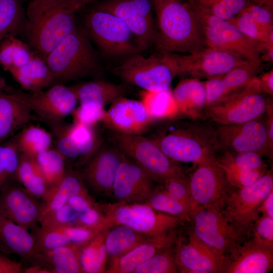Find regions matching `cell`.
Returning a JSON list of instances; mask_svg holds the SVG:
<instances>
[{"label":"cell","instance_id":"obj_1","mask_svg":"<svg viewBox=\"0 0 273 273\" xmlns=\"http://www.w3.org/2000/svg\"><path fill=\"white\" fill-rule=\"evenodd\" d=\"M158 51L188 54L206 47L200 20L188 0H153Z\"/></svg>","mask_w":273,"mask_h":273},{"label":"cell","instance_id":"obj_2","mask_svg":"<svg viewBox=\"0 0 273 273\" xmlns=\"http://www.w3.org/2000/svg\"><path fill=\"white\" fill-rule=\"evenodd\" d=\"M66 0H32L26 11L31 46L44 58L79 26Z\"/></svg>","mask_w":273,"mask_h":273},{"label":"cell","instance_id":"obj_3","mask_svg":"<svg viewBox=\"0 0 273 273\" xmlns=\"http://www.w3.org/2000/svg\"><path fill=\"white\" fill-rule=\"evenodd\" d=\"M55 83L99 75L102 66L84 28L78 26L44 58Z\"/></svg>","mask_w":273,"mask_h":273},{"label":"cell","instance_id":"obj_4","mask_svg":"<svg viewBox=\"0 0 273 273\" xmlns=\"http://www.w3.org/2000/svg\"><path fill=\"white\" fill-rule=\"evenodd\" d=\"M84 29L104 56L126 58L142 53L132 33L118 17L93 8L85 15Z\"/></svg>","mask_w":273,"mask_h":273},{"label":"cell","instance_id":"obj_5","mask_svg":"<svg viewBox=\"0 0 273 273\" xmlns=\"http://www.w3.org/2000/svg\"><path fill=\"white\" fill-rule=\"evenodd\" d=\"M183 128L170 130L152 139L162 151L174 162L192 163L196 167L218 150L211 125L191 123Z\"/></svg>","mask_w":273,"mask_h":273},{"label":"cell","instance_id":"obj_6","mask_svg":"<svg viewBox=\"0 0 273 273\" xmlns=\"http://www.w3.org/2000/svg\"><path fill=\"white\" fill-rule=\"evenodd\" d=\"M159 52L175 76H187L199 79L222 75L237 66L249 62L233 52L208 47L188 54Z\"/></svg>","mask_w":273,"mask_h":273},{"label":"cell","instance_id":"obj_7","mask_svg":"<svg viewBox=\"0 0 273 273\" xmlns=\"http://www.w3.org/2000/svg\"><path fill=\"white\" fill-rule=\"evenodd\" d=\"M190 220L191 231L223 256L229 255L240 245L246 235L229 220L219 205L196 209L191 213Z\"/></svg>","mask_w":273,"mask_h":273},{"label":"cell","instance_id":"obj_8","mask_svg":"<svg viewBox=\"0 0 273 273\" xmlns=\"http://www.w3.org/2000/svg\"><path fill=\"white\" fill-rule=\"evenodd\" d=\"M256 77L243 88L205 108V116L214 123L224 125L260 118L265 113L271 99L260 90Z\"/></svg>","mask_w":273,"mask_h":273},{"label":"cell","instance_id":"obj_9","mask_svg":"<svg viewBox=\"0 0 273 273\" xmlns=\"http://www.w3.org/2000/svg\"><path fill=\"white\" fill-rule=\"evenodd\" d=\"M113 144L126 157L142 167L155 181L185 175L181 168L170 159L152 140L142 135L112 131Z\"/></svg>","mask_w":273,"mask_h":273},{"label":"cell","instance_id":"obj_10","mask_svg":"<svg viewBox=\"0 0 273 273\" xmlns=\"http://www.w3.org/2000/svg\"><path fill=\"white\" fill-rule=\"evenodd\" d=\"M192 6L201 22L206 47L233 52L251 63L261 66L263 43L249 38L230 21Z\"/></svg>","mask_w":273,"mask_h":273},{"label":"cell","instance_id":"obj_11","mask_svg":"<svg viewBox=\"0 0 273 273\" xmlns=\"http://www.w3.org/2000/svg\"><path fill=\"white\" fill-rule=\"evenodd\" d=\"M111 71L126 84L147 90L169 89L175 77L170 66L159 51L148 57L142 53L131 55L112 68Z\"/></svg>","mask_w":273,"mask_h":273},{"label":"cell","instance_id":"obj_12","mask_svg":"<svg viewBox=\"0 0 273 273\" xmlns=\"http://www.w3.org/2000/svg\"><path fill=\"white\" fill-rule=\"evenodd\" d=\"M230 189L221 206L226 218L245 234H247L259 217L258 208L273 190V176L267 172L249 186Z\"/></svg>","mask_w":273,"mask_h":273},{"label":"cell","instance_id":"obj_13","mask_svg":"<svg viewBox=\"0 0 273 273\" xmlns=\"http://www.w3.org/2000/svg\"><path fill=\"white\" fill-rule=\"evenodd\" d=\"M182 221L178 217L158 211L144 203H120L104 217L106 230L112 225H123L148 238L174 230Z\"/></svg>","mask_w":273,"mask_h":273},{"label":"cell","instance_id":"obj_14","mask_svg":"<svg viewBox=\"0 0 273 273\" xmlns=\"http://www.w3.org/2000/svg\"><path fill=\"white\" fill-rule=\"evenodd\" d=\"M93 8L120 18L132 33L142 52L155 45L157 28L153 0H101Z\"/></svg>","mask_w":273,"mask_h":273},{"label":"cell","instance_id":"obj_15","mask_svg":"<svg viewBox=\"0 0 273 273\" xmlns=\"http://www.w3.org/2000/svg\"><path fill=\"white\" fill-rule=\"evenodd\" d=\"M214 123L212 130L219 152H251L272 158L266 122L260 118L240 124Z\"/></svg>","mask_w":273,"mask_h":273},{"label":"cell","instance_id":"obj_16","mask_svg":"<svg viewBox=\"0 0 273 273\" xmlns=\"http://www.w3.org/2000/svg\"><path fill=\"white\" fill-rule=\"evenodd\" d=\"M215 154L199 163L188 178L190 215L199 207L213 205L221 206L231 189L224 171L216 162Z\"/></svg>","mask_w":273,"mask_h":273},{"label":"cell","instance_id":"obj_17","mask_svg":"<svg viewBox=\"0 0 273 273\" xmlns=\"http://www.w3.org/2000/svg\"><path fill=\"white\" fill-rule=\"evenodd\" d=\"M14 90L32 113L53 127L61 124L65 117L71 115L78 103L72 87L62 83L54 84L47 89L36 93Z\"/></svg>","mask_w":273,"mask_h":273},{"label":"cell","instance_id":"obj_18","mask_svg":"<svg viewBox=\"0 0 273 273\" xmlns=\"http://www.w3.org/2000/svg\"><path fill=\"white\" fill-rule=\"evenodd\" d=\"M56 132V149L66 162H76L82 166L103 143L95 127L73 122L54 126Z\"/></svg>","mask_w":273,"mask_h":273},{"label":"cell","instance_id":"obj_19","mask_svg":"<svg viewBox=\"0 0 273 273\" xmlns=\"http://www.w3.org/2000/svg\"><path fill=\"white\" fill-rule=\"evenodd\" d=\"M124 157L114 145L103 143L79 172L85 186L100 194H112L116 173Z\"/></svg>","mask_w":273,"mask_h":273},{"label":"cell","instance_id":"obj_20","mask_svg":"<svg viewBox=\"0 0 273 273\" xmlns=\"http://www.w3.org/2000/svg\"><path fill=\"white\" fill-rule=\"evenodd\" d=\"M186 241L176 240L175 259L182 273H221L225 256L206 245L191 231Z\"/></svg>","mask_w":273,"mask_h":273},{"label":"cell","instance_id":"obj_21","mask_svg":"<svg viewBox=\"0 0 273 273\" xmlns=\"http://www.w3.org/2000/svg\"><path fill=\"white\" fill-rule=\"evenodd\" d=\"M155 122L140 100L123 96L111 104L103 123L112 131L129 135H143Z\"/></svg>","mask_w":273,"mask_h":273},{"label":"cell","instance_id":"obj_22","mask_svg":"<svg viewBox=\"0 0 273 273\" xmlns=\"http://www.w3.org/2000/svg\"><path fill=\"white\" fill-rule=\"evenodd\" d=\"M154 180L142 167L125 156L117 170L112 194L121 203H145L156 190Z\"/></svg>","mask_w":273,"mask_h":273},{"label":"cell","instance_id":"obj_23","mask_svg":"<svg viewBox=\"0 0 273 273\" xmlns=\"http://www.w3.org/2000/svg\"><path fill=\"white\" fill-rule=\"evenodd\" d=\"M41 209L38 199L20 183L9 182L0 192V213L28 231L39 223Z\"/></svg>","mask_w":273,"mask_h":273},{"label":"cell","instance_id":"obj_24","mask_svg":"<svg viewBox=\"0 0 273 273\" xmlns=\"http://www.w3.org/2000/svg\"><path fill=\"white\" fill-rule=\"evenodd\" d=\"M273 268V248L252 239L224 257L221 273H266Z\"/></svg>","mask_w":273,"mask_h":273},{"label":"cell","instance_id":"obj_25","mask_svg":"<svg viewBox=\"0 0 273 273\" xmlns=\"http://www.w3.org/2000/svg\"><path fill=\"white\" fill-rule=\"evenodd\" d=\"M32 112L11 87L0 91V145L28 124Z\"/></svg>","mask_w":273,"mask_h":273},{"label":"cell","instance_id":"obj_26","mask_svg":"<svg viewBox=\"0 0 273 273\" xmlns=\"http://www.w3.org/2000/svg\"><path fill=\"white\" fill-rule=\"evenodd\" d=\"M177 240L174 230L150 238L125 254L115 258L108 272L130 273L161 250L173 246Z\"/></svg>","mask_w":273,"mask_h":273},{"label":"cell","instance_id":"obj_27","mask_svg":"<svg viewBox=\"0 0 273 273\" xmlns=\"http://www.w3.org/2000/svg\"><path fill=\"white\" fill-rule=\"evenodd\" d=\"M35 237L28 230L0 213V251L28 259L33 253Z\"/></svg>","mask_w":273,"mask_h":273},{"label":"cell","instance_id":"obj_28","mask_svg":"<svg viewBox=\"0 0 273 273\" xmlns=\"http://www.w3.org/2000/svg\"><path fill=\"white\" fill-rule=\"evenodd\" d=\"M28 259L44 273L81 272L75 245H67L37 252Z\"/></svg>","mask_w":273,"mask_h":273},{"label":"cell","instance_id":"obj_29","mask_svg":"<svg viewBox=\"0 0 273 273\" xmlns=\"http://www.w3.org/2000/svg\"><path fill=\"white\" fill-rule=\"evenodd\" d=\"M71 87L79 104H93L104 108L127 92L126 85L101 79L83 81Z\"/></svg>","mask_w":273,"mask_h":273},{"label":"cell","instance_id":"obj_30","mask_svg":"<svg viewBox=\"0 0 273 273\" xmlns=\"http://www.w3.org/2000/svg\"><path fill=\"white\" fill-rule=\"evenodd\" d=\"M179 114L199 117L204 112L206 92L204 82L188 78L181 80L172 91Z\"/></svg>","mask_w":273,"mask_h":273},{"label":"cell","instance_id":"obj_31","mask_svg":"<svg viewBox=\"0 0 273 273\" xmlns=\"http://www.w3.org/2000/svg\"><path fill=\"white\" fill-rule=\"evenodd\" d=\"M13 78L25 90L36 93L45 89L55 81L44 58L35 55L24 66L9 71Z\"/></svg>","mask_w":273,"mask_h":273},{"label":"cell","instance_id":"obj_32","mask_svg":"<svg viewBox=\"0 0 273 273\" xmlns=\"http://www.w3.org/2000/svg\"><path fill=\"white\" fill-rule=\"evenodd\" d=\"M86 193H87V189L80 173L67 169L63 177L49 189L43 199L40 220L66 204L71 196Z\"/></svg>","mask_w":273,"mask_h":273},{"label":"cell","instance_id":"obj_33","mask_svg":"<svg viewBox=\"0 0 273 273\" xmlns=\"http://www.w3.org/2000/svg\"><path fill=\"white\" fill-rule=\"evenodd\" d=\"M229 21L246 36L257 42H266L273 33V26L268 22L264 12L254 4L249 5Z\"/></svg>","mask_w":273,"mask_h":273},{"label":"cell","instance_id":"obj_34","mask_svg":"<svg viewBox=\"0 0 273 273\" xmlns=\"http://www.w3.org/2000/svg\"><path fill=\"white\" fill-rule=\"evenodd\" d=\"M15 178L31 194L42 200L49 188L35 158L19 153V159Z\"/></svg>","mask_w":273,"mask_h":273},{"label":"cell","instance_id":"obj_35","mask_svg":"<svg viewBox=\"0 0 273 273\" xmlns=\"http://www.w3.org/2000/svg\"><path fill=\"white\" fill-rule=\"evenodd\" d=\"M105 231L82 244L75 245L81 272L98 273L104 270L107 257Z\"/></svg>","mask_w":273,"mask_h":273},{"label":"cell","instance_id":"obj_36","mask_svg":"<svg viewBox=\"0 0 273 273\" xmlns=\"http://www.w3.org/2000/svg\"><path fill=\"white\" fill-rule=\"evenodd\" d=\"M140 101L155 121L171 119L179 112L170 88L160 90H143Z\"/></svg>","mask_w":273,"mask_h":273},{"label":"cell","instance_id":"obj_37","mask_svg":"<svg viewBox=\"0 0 273 273\" xmlns=\"http://www.w3.org/2000/svg\"><path fill=\"white\" fill-rule=\"evenodd\" d=\"M106 230L104 243L107 253L115 258L125 254L149 239L123 225H117L108 233Z\"/></svg>","mask_w":273,"mask_h":273},{"label":"cell","instance_id":"obj_38","mask_svg":"<svg viewBox=\"0 0 273 273\" xmlns=\"http://www.w3.org/2000/svg\"><path fill=\"white\" fill-rule=\"evenodd\" d=\"M12 141L19 153L34 157L40 152L51 148L52 134L44 128L27 125L22 128Z\"/></svg>","mask_w":273,"mask_h":273},{"label":"cell","instance_id":"obj_39","mask_svg":"<svg viewBox=\"0 0 273 273\" xmlns=\"http://www.w3.org/2000/svg\"><path fill=\"white\" fill-rule=\"evenodd\" d=\"M0 41V64L5 71L24 66L35 55L27 44L15 35Z\"/></svg>","mask_w":273,"mask_h":273},{"label":"cell","instance_id":"obj_40","mask_svg":"<svg viewBox=\"0 0 273 273\" xmlns=\"http://www.w3.org/2000/svg\"><path fill=\"white\" fill-rule=\"evenodd\" d=\"M34 158L49 189L61 180L67 171L65 158L55 148L42 151Z\"/></svg>","mask_w":273,"mask_h":273},{"label":"cell","instance_id":"obj_41","mask_svg":"<svg viewBox=\"0 0 273 273\" xmlns=\"http://www.w3.org/2000/svg\"><path fill=\"white\" fill-rule=\"evenodd\" d=\"M21 0H0V41L15 35L24 23Z\"/></svg>","mask_w":273,"mask_h":273},{"label":"cell","instance_id":"obj_42","mask_svg":"<svg viewBox=\"0 0 273 273\" xmlns=\"http://www.w3.org/2000/svg\"><path fill=\"white\" fill-rule=\"evenodd\" d=\"M193 6L216 17L230 20L249 5L251 0H188Z\"/></svg>","mask_w":273,"mask_h":273},{"label":"cell","instance_id":"obj_43","mask_svg":"<svg viewBox=\"0 0 273 273\" xmlns=\"http://www.w3.org/2000/svg\"><path fill=\"white\" fill-rule=\"evenodd\" d=\"M261 67L260 65L246 62L221 75L226 93L225 98L248 84L258 75Z\"/></svg>","mask_w":273,"mask_h":273},{"label":"cell","instance_id":"obj_44","mask_svg":"<svg viewBox=\"0 0 273 273\" xmlns=\"http://www.w3.org/2000/svg\"><path fill=\"white\" fill-rule=\"evenodd\" d=\"M144 203L158 211L178 217L183 220H190L188 207L171 196L164 189L155 190Z\"/></svg>","mask_w":273,"mask_h":273},{"label":"cell","instance_id":"obj_45","mask_svg":"<svg viewBox=\"0 0 273 273\" xmlns=\"http://www.w3.org/2000/svg\"><path fill=\"white\" fill-rule=\"evenodd\" d=\"M171 246L157 253L138 266L134 273H175L179 272Z\"/></svg>","mask_w":273,"mask_h":273},{"label":"cell","instance_id":"obj_46","mask_svg":"<svg viewBox=\"0 0 273 273\" xmlns=\"http://www.w3.org/2000/svg\"><path fill=\"white\" fill-rule=\"evenodd\" d=\"M220 156L216 154L218 161L230 164L237 168L245 171L267 169L266 164L259 154L251 152L231 153L220 151Z\"/></svg>","mask_w":273,"mask_h":273},{"label":"cell","instance_id":"obj_47","mask_svg":"<svg viewBox=\"0 0 273 273\" xmlns=\"http://www.w3.org/2000/svg\"><path fill=\"white\" fill-rule=\"evenodd\" d=\"M19 159V153L13 141L0 145V192L11 178H15Z\"/></svg>","mask_w":273,"mask_h":273},{"label":"cell","instance_id":"obj_48","mask_svg":"<svg viewBox=\"0 0 273 273\" xmlns=\"http://www.w3.org/2000/svg\"><path fill=\"white\" fill-rule=\"evenodd\" d=\"M216 160L224 171L229 184L233 188H242L251 185L267 171V169L243 170L228 163L218 161L216 159Z\"/></svg>","mask_w":273,"mask_h":273},{"label":"cell","instance_id":"obj_49","mask_svg":"<svg viewBox=\"0 0 273 273\" xmlns=\"http://www.w3.org/2000/svg\"><path fill=\"white\" fill-rule=\"evenodd\" d=\"M78 213L67 203L51 212L39 221L40 228L49 229L78 224Z\"/></svg>","mask_w":273,"mask_h":273},{"label":"cell","instance_id":"obj_50","mask_svg":"<svg viewBox=\"0 0 273 273\" xmlns=\"http://www.w3.org/2000/svg\"><path fill=\"white\" fill-rule=\"evenodd\" d=\"M73 122L95 127L104 121L107 111L105 108L93 104H79L72 113Z\"/></svg>","mask_w":273,"mask_h":273},{"label":"cell","instance_id":"obj_51","mask_svg":"<svg viewBox=\"0 0 273 273\" xmlns=\"http://www.w3.org/2000/svg\"><path fill=\"white\" fill-rule=\"evenodd\" d=\"M163 183L164 190L171 196L187 206L189 209L190 190L188 178L186 175L169 177L165 180Z\"/></svg>","mask_w":273,"mask_h":273},{"label":"cell","instance_id":"obj_52","mask_svg":"<svg viewBox=\"0 0 273 273\" xmlns=\"http://www.w3.org/2000/svg\"><path fill=\"white\" fill-rule=\"evenodd\" d=\"M252 240L257 244L273 248V218L263 215L254 222Z\"/></svg>","mask_w":273,"mask_h":273},{"label":"cell","instance_id":"obj_53","mask_svg":"<svg viewBox=\"0 0 273 273\" xmlns=\"http://www.w3.org/2000/svg\"><path fill=\"white\" fill-rule=\"evenodd\" d=\"M103 218L96 206L87 208L78 213V224L98 228L105 231L103 224Z\"/></svg>","mask_w":273,"mask_h":273},{"label":"cell","instance_id":"obj_54","mask_svg":"<svg viewBox=\"0 0 273 273\" xmlns=\"http://www.w3.org/2000/svg\"><path fill=\"white\" fill-rule=\"evenodd\" d=\"M67 203L78 213L89 207L96 206L88 193L71 196L68 200Z\"/></svg>","mask_w":273,"mask_h":273},{"label":"cell","instance_id":"obj_55","mask_svg":"<svg viewBox=\"0 0 273 273\" xmlns=\"http://www.w3.org/2000/svg\"><path fill=\"white\" fill-rule=\"evenodd\" d=\"M256 79L260 90L270 96L273 95V69L257 76Z\"/></svg>","mask_w":273,"mask_h":273},{"label":"cell","instance_id":"obj_56","mask_svg":"<svg viewBox=\"0 0 273 273\" xmlns=\"http://www.w3.org/2000/svg\"><path fill=\"white\" fill-rule=\"evenodd\" d=\"M23 269L22 263L0 254V273H20Z\"/></svg>","mask_w":273,"mask_h":273},{"label":"cell","instance_id":"obj_57","mask_svg":"<svg viewBox=\"0 0 273 273\" xmlns=\"http://www.w3.org/2000/svg\"><path fill=\"white\" fill-rule=\"evenodd\" d=\"M267 114L266 121L268 143L270 151L273 153V107L272 101L270 100L265 112Z\"/></svg>","mask_w":273,"mask_h":273},{"label":"cell","instance_id":"obj_58","mask_svg":"<svg viewBox=\"0 0 273 273\" xmlns=\"http://www.w3.org/2000/svg\"><path fill=\"white\" fill-rule=\"evenodd\" d=\"M259 212L273 218V190L264 199L258 208Z\"/></svg>","mask_w":273,"mask_h":273},{"label":"cell","instance_id":"obj_59","mask_svg":"<svg viewBox=\"0 0 273 273\" xmlns=\"http://www.w3.org/2000/svg\"><path fill=\"white\" fill-rule=\"evenodd\" d=\"M99 0H66L69 8L76 12L87 5L96 2Z\"/></svg>","mask_w":273,"mask_h":273},{"label":"cell","instance_id":"obj_60","mask_svg":"<svg viewBox=\"0 0 273 273\" xmlns=\"http://www.w3.org/2000/svg\"><path fill=\"white\" fill-rule=\"evenodd\" d=\"M252 3L273 8V0H251Z\"/></svg>","mask_w":273,"mask_h":273},{"label":"cell","instance_id":"obj_61","mask_svg":"<svg viewBox=\"0 0 273 273\" xmlns=\"http://www.w3.org/2000/svg\"><path fill=\"white\" fill-rule=\"evenodd\" d=\"M11 87L7 84L6 80H0V91L8 90Z\"/></svg>","mask_w":273,"mask_h":273},{"label":"cell","instance_id":"obj_62","mask_svg":"<svg viewBox=\"0 0 273 273\" xmlns=\"http://www.w3.org/2000/svg\"><path fill=\"white\" fill-rule=\"evenodd\" d=\"M0 80H5V78H3L0 74Z\"/></svg>","mask_w":273,"mask_h":273}]
</instances>
